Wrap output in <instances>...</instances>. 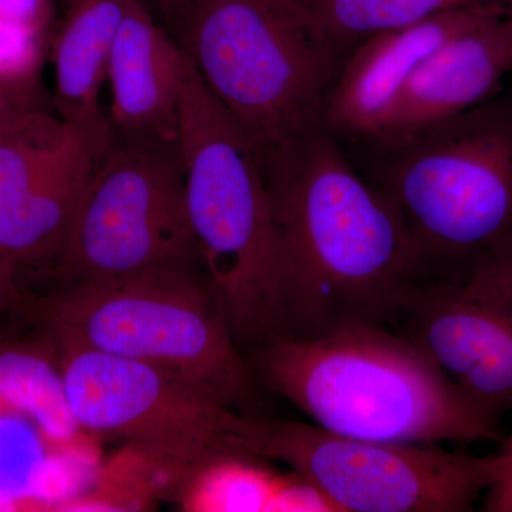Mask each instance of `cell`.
Masks as SVG:
<instances>
[{
  "mask_svg": "<svg viewBox=\"0 0 512 512\" xmlns=\"http://www.w3.org/2000/svg\"><path fill=\"white\" fill-rule=\"evenodd\" d=\"M259 160L275 225L282 336L394 328L429 276L392 200L356 173L326 127Z\"/></svg>",
  "mask_w": 512,
  "mask_h": 512,
  "instance_id": "cell-1",
  "label": "cell"
},
{
  "mask_svg": "<svg viewBox=\"0 0 512 512\" xmlns=\"http://www.w3.org/2000/svg\"><path fill=\"white\" fill-rule=\"evenodd\" d=\"M255 376L322 429L393 444L501 443L497 419L406 336L355 325L255 349Z\"/></svg>",
  "mask_w": 512,
  "mask_h": 512,
  "instance_id": "cell-2",
  "label": "cell"
},
{
  "mask_svg": "<svg viewBox=\"0 0 512 512\" xmlns=\"http://www.w3.org/2000/svg\"><path fill=\"white\" fill-rule=\"evenodd\" d=\"M171 26L258 156L325 127L345 53L302 0H187Z\"/></svg>",
  "mask_w": 512,
  "mask_h": 512,
  "instance_id": "cell-3",
  "label": "cell"
},
{
  "mask_svg": "<svg viewBox=\"0 0 512 512\" xmlns=\"http://www.w3.org/2000/svg\"><path fill=\"white\" fill-rule=\"evenodd\" d=\"M178 150L185 202L202 268L239 348L284 335L278 249L261 160L190 62Z\"/></svg>",
  "mask_w": 512,
  "mask_h": 512,
  "instance_id": "cell-4",
  "label": "cell"
},
{
  "mask_svg": "<svg viewBox=\"0 0 512 512\" xmlns=\"http://www.w3.org/2000/svg\"><path fill=\"white\" fill-rule=\"evenodd\" d=\"M429 281L466 282L512 255V103L485 101L387 151L375 183Z\"/></svg>",
  "mask_w": 512,
  "mask_h": 512,
  "instance_id": "cell-5",
  "label": "cell"
},
{
  "mask_svg": "<svg viewBox=\"0 0 512 512\" xmlns=\"http://www.w3.org/2000/svg\"><path fill=\"white\" fill-rule=\"evenodd\" d=\"M52 342L180 373L247 414L256 376L201 268L168 269L106 284L64 285L37 301Z\"/></svg>",
  "mask_w": 512,
  "mask_h": 512,
  "instance_id": "cell-6",
  "label": "cell"
},
{
  "mask_svg": "<svg viewBox=\"0 0 512 512\" xmlns=\"http://www.w3.org/2000/svg\"><path fill=\"white\" fill-rule=\"evenodd\" d=\"M181 268L204 269L180 150L114 138L97 158L53 275L64 285L106 284Z\"/></svg>",
  "mask_w": 512,
  "mask_h": 512,
  "instance_id": "cell-7",
  "label": "cell"
},
{
  "mask_svg": "<svg viewBox=\"0 0 512 512\" xmlns=\"http://www.w3.org/2000/svg\"><path fill=\"white\" fill-rule=\"evenodd\" d=\"M239 447L282 461L339 512H468L497 477V454L350 439L299 421L245 417Z\"/></svg>",
  "mask_w": 512,
  "mask_h": 512,
  "instance_id": "cell-8",
  "label": "cell"
},
{
  "mask_svg": "<svg viewBox=\"0 0 512 512\" xmlns=\"http://www.w3.org/2000/svg\"><path fill=\"white\" fill-rule=\"evenodd\" d=\"M53 346L74 419L87 434L121 440L191 470L242 451L248 414L235 412L200 383L127 357Z\"/></svg>",
  "mask_w": 512,
  "mask_h": 512,
  "instance_id": "cell-9",
  "label": "cell"
},
{
  "mask_svg": "<svg viewBox=\"0 0 512 512\" xmlns=\"http://www.w3.org/2000/svg\"><path fill=\"white\" fill-rule=\"evenodd\" d=\"M97 158L46 110L0 130V249L22 274L55 271Z\"/></svg>",
  "mask_w": 512,
  "mask_h": 512,
  "instance_id": "cell-10",
  "label": "cell"
},
{
  "mask_svg": "<svg viewBox=\"0 0 512 512\" xmlns=\"http://www.w3.org/2000/svg\"><path fill=\"white\" fill-rule=\"evenodd\" d=\"M394 326L478 407L497 420L512 412V286L493 268L423 282Z\"/></svg>",
  "mask_w": 512,
  "mask_h": 512,
  "instance_id": "cell-11",
  "label": "cell"
},
{
  "mask_svg": "<svg viewBox=\"0 0 512 512\" xmlns=\"http://www.w3.org/2000/svg\"><path fill=\"white\" fill-rule=\"evenodd\" d=\"M511 5L501 0L471 3L360 40L340 63L326 103L325 127L336 137L373 143L397 97L427 57L451 37Z\"/></svg>",
  "mask_w": 512,
  "mask_h": 512,
  "instance_id": "cell-12",
  "label": "cell"
},
{
  "mask_svg": "<svg viewBox=\"0 0 512 512\" xmlns=\"http://www.w3.org/2000/svg\"><path fill=\"white\" fill-rule=\"evenodd\" d=\"M512 73V5L427 57L397 97L373 144L389 151L476 109Z\"/></svg>",
  "mask_w": 512,
  "mask_h": 512,
  "instance_id": "cell-13",
  "label": "cell"
},
{
  "mask_svg": "<svg viewBox=\"0 0 512 512\" xmlns=\"http://www.w3.org/2000/svg\"><path fill=\"white\" fill-rule=\"evenodd\" d=\"M190 59L158 25L144 0L121 23L109 77L114 138L138 146L178 147L180 106Z\"/></svg>",
  "mask_w": 512,
  "mask_h": 512,
  "instance_id": "cell-14",
  "label": "cell"
},
{
  "mask_svg": "<svg viewBox=\"0 0 512 512\" xmlns=\"http://www.w3.org/2000/svg\"><path fill=\"white\" fill-rule=\"evenodd\" d=\"M136 0H69L50 42L57 117L101 156L113 143L101 90L121 23Z\"/></svg>",
  "mask_w": 512,
  "mask_h": 512,
  "instance_id": "cell-15",
  "label": "cell"
},
{
  "mask_svg": "<svg viewBox=\"0 0 512 512\" xmlns=\"http://www.w3.org/2000/svg\"><path fill=\"white\" fill-rule=\"evenodd\" d=\"M0 414L28 420L53 454L82 447L55 346L0 343Z\"/></svg>",
  "mask_w": 512,
  "mask_h": 512,
  "instance_id": "cell-16",
  "label": "cell"
},
{
  "mask_svg": "<svg viewBox=\"0 0 512 512\" xmlns=\"http://www.w3.org/2000/svg\"><path fill=\"white\" fill-rule=\"evenodd\" d=\"M191 468L124 444L100 467L87 493L64 498L55 511L116 512L153 510L158 501L175 495L190 477Z\"/></svg>",
  "mask_w": 512,
  "mask_h": 512,
  "instance_id": "cell-17",
  "label": "cell"
},
{
  "mask_svg": "<svg viewBox=\"0 0 512 512\" xmlns=\"http://www.w3.org/2000/svg\"><path fill=\"white\" fill-rule=\"evenodd\" d=\"M255 454L225 453L192 470L180 494L187 512H265L279 473Z\"/></svg>",
  "mask_w": 512,
  "mask_h": 512,
  "instance_id": "cell-18",
  "label": "cell"
},
{
  "mask_svg": "<svg viewBox=\"0 0 512 512\" xmlns=\"http://www.w3.org/2000/svg\"><path fill=\"white\" fill-rule=\"evenodd\" d=\"M478 2L487 0H306L305 5L323 32L346 55L367 36Z\"/></svg>",
  "mask_w": 512,
  "mask_h": 512,
  "instance_id": "cell-19",
  "label": "cell"
},
{
  "mask_svg": "<svg viewBox=\"0 0 512 512\" xmlns=\"http://www.w3.org/2000/svg\"><path fill=\"white\" fill-rule=\"evenodd\" d=\"M28 420L12 414H0V498L13 507L35 498L37 480L42 477V437ZM40 436V434H39Z\"/></svg>",
  "mask_w": 512,
  "mask_h": 512,
  "instance_id": "cell-20",
  "label": "cell"
},
{
  "mask_svg": "<svg viewBox=\"0 0 512 512\" xmlns=\"http://www.w3.org/2000/svg\"><path fill=\"white\" fill-rule=\"evenodd\" d=\"M265 512H339V510L318 485L291 468L289 473H279L278 484Z\"/></svg>",
  "mask_w": 512,
  "mask_h": 512,
  "instance_id": "cell-21",
  "label": "cell"
},
{
  "mask_svg": "<svg viewBox=\"0 0 512 512\" xmlns=\"http://www.w3.org/2000/svg\"><path fill=\"white\" fill-rule=\"evenodd\" d=\"M53 20L52 0H0V26L53 36Z\"/></svg>",
  "mask_w": 512,
  "mask_h": 512,
  "instance_id": "cell-22",
  "label": "cell"
},
{
  "mask_svg": "<svg viewBox=\"0 0 512 512\" xmlns=\"http://www.w3.org/2000/svg\"><path fill=\"white\" fill-rule=\"evenodd\" d=\"M22 272L13 265L8 256L0 249V343L3 339V325L16 315H35L36 302L20 285Z\"/></svg>",
  "mask_w": 512,
  "mask_h": 512,
  "instance_id": "cell-23",
  "label": "cell"
},
{
  "mask_svg": "<svg viewBox=\"0 0 512 512\" xmlns=\"http://www.w3.org/2000/svg\"><path fill=\"white\" fill-rule=\"evenodd\" d=\"M37 110H46L39 89L0 82V130Z\"/></svg>",
  "mask_w": 512,
  "mask_h": 512,
  "instance_id": "cell-24",
  "label": "cell"
},
{
  "mask_svg": "<svg viewBox=\"0 0 512 512\" xmlns=\"http://www.w3.org/2000/svg\"><path fill=\"white\" fill-rule=\"evenodd\" d=\"M500 444L497 477L484 494L483 511L487 512H512V436Z\"/></svg>",
  "mask_w": 512,
  "mask_h": 512,
  "instance_id": "cell-25",
  "label": "cell"
},
{
  "mask_svg": "<svg viewBox=\"0 0 512 512\" xmlns=\"http://www.w3.org/2000/svg\"><path fill=\"white\" fill-rule=\"evenodd\" d=\"M156 2L160 9L163 10L165 18L170 20L171 23L177 18L178 13L183 9L187 0H156Z\"/></svg>",
  "mask_w": 512,
  "mask_h": 512,
  "instance_id": "cell-26",
  "label": "cell"
},
{
  "mask_svg": "<svg viewBox=\"0 0 512 512\" xmlns=\"http://www.w3.org/2000/svg\"><path fill=\"white\" fill-rule=\"evenodd\" d=\"M498 275L503 276L505 281L512 286V255L501 264L491 266Z\"/></svg>",
  "mask_w": 512,
  "mask_h": 512,
  "instance_id": "cell-27",
  "label": "cell"
},
{
  "mask_svg": "<svg viewBox=\"0 0 512 512\" xmlns=\"http://www.w3.org/2000/svg\"><path fill=\"white\" fill-rule=\"evenodd\" d=\"M13 505L9 503V501L3 500L0 498V510H12Z\"/></svg>",
  "mask_w": 512,
  "mask_h": 512,
  "instance_id": "cell-28",
  "label": "cell"
},
{
  "mask_svg": "<svg viewBox=\"0 0 512 512\" xmlns=\"http://www.w3.org/2000/svg\"><path fill=\"white\" fill-rule=\"evenodd\" d=\"M302 2H303V3H305V2H306V0H302Z\"/></svg>",
  "mask_w": 512,
  "mask_h": 512,
  "instance_id": "cell-29",
  "label": "cell"
},
{
  "mask_svg": "<svg viewBox=\"0 0 512 512\" xmlns=\"http://www.w3.org/2000/svg\"><path fill=\"white\" fill-rule=\"evenodd\" d=\"M0 82H2V80H0Z\"/></svg>",
  "mask_w": 512,
  "mask_h": 512,
  "instance_id": "cell-30",
  "label": "cell"
}]
</instances>
